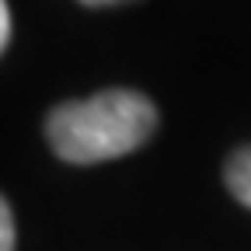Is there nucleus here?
Wrapping results in <instances>:
<instances>
[{"label": "nucleus", "instance_id": "1", "mask_svg": "<svg viewBox=\"0 0 251 251\" xmlns=\"http://www.w3.org/2000/svg\"><path fill=\"white\" fill-rule=\"evenodd\" d=\"M157 129V108L140 91H98L84 101H63L46 119V136L59 161L98 164L140 150Z\"/></svg>", "mask_w": 251, "mask_h": 251}, {"label": "nucleus", "instance_id": "2", "mask_svg": "<svg viewBox=\"0 0 251 251\" xmlns=\"http://www.w3.org/2000/svg\"><path fill=\"white\" fill-rule=\"evenodd\" d=\"M227 188L230 196L251 209V147H241L227 161Z\"/></svg>", "mask_w": 251, "mask_h": 251}, {"label": "nucleus", "instance_id": "3", "mask_svg": "<svg viewBox=\"0 0 251 251\" xmlns=\"http://www.w3.org/2000/svg\"><path fill=\"white\" fill-rule=\"evenodd\" d=\"M0 251H14V213L11 202H0Z\"/></svg>", "mask_w": 251, "mask_h": 251}, {"label": "nucleus", "instance_id": "4", "mask_svg": "<svg viewBox=\"0 0 251 251\" xmlns=\"http://www.w3.org/2000/svg\"><path fill=\"white\" fill-rule=\"evenodd\" d=\"M11 7H7V0L0 4V49H7L11 46Z\"/></svg>", "mask_w": 251, "mask_h": 251}, {"label": "nucleus", "instance_id": "5", "mask_svg": "<svg viewBox=\"0 0 251 251\" xmlns=\"http://www.w3.org/2000/svg\"><path fill=\"white\" fill-rule=\"evenodd\" d=\"M80 4H87V7H105V4H122V0H80Z\"/></svg>", "mask_w": 251, "mask_h": 251}]
</instances>
